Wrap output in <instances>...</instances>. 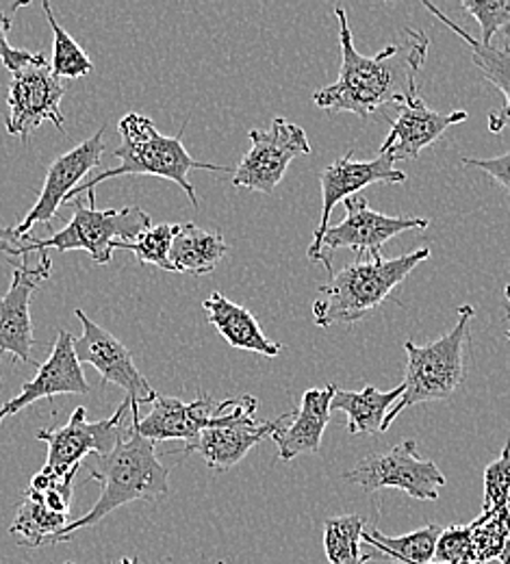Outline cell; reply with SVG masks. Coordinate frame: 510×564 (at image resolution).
<instances>
[{
    "instance_id": "12",
    "label": "cell",
    "mask_w": 510,
    "mask_h": 564,
    "mask_svg": "<svg viewBox=\"0 0 510 564\" xmlns=\"http://www.w3.org/2000/svg\"><path fill=\"white\" fill-rule=\"evenodd\" d=\"M129 411H131V402L124 400L109 420L87 422V411L78 406L74 409L70 422L64 427L40 430L35 438L48 445V458L44 469L55 474H68L73 469H80V463L89 454L91 456L109 454L124 430V420Z\"/></svg>"
},
{
    "instance_id": "28",
    "label": "cell",
    "mask_w": 510,
    "mask_h": 564,
    "mask_svg": "<svg viewBox=\"0 0 510 564\" xmlns=\"http://www.w3.org/2000/svg\"><path fill=\"white\" fill-rule=\"evenodd\" d=\"M474 563L510 564V510L480 514L474 523Z\"/></svg>"
},
{
    "instance_id": "27",
    "label": "cell",
    "mask_w": 510,
    "mask_h": 564,
    "mask_svg": "<svg viewBox=\"0 0 510 564\" xmlns=\"http://www.w3.org/2000/svg\"><path fill=\"white\" fill-rule=\"evenodd\" d=\"M365 521L359 514L330 517L324 523V552L328 564H369L363 556Z\"/></svg>"
},
{
    "instance_id": "34",
    "label": "cell",
    "mask_w": 510,
    "mask_h": 564,
    "mask_svg": "<svg viewBox=\"0 0 510 564\" xmlns=\"http://www.w3.org/2000/svg\"><path fill=\"white\" fill-rule=\"evenodd\" d=\"M474 525H449L441 530L435 563H474Z\"/></svg>"
},
{
    "instance_id": "31",
    "label": "cell",
    "mask_w": 510,
    "mask_h": 564,
    "mask_svg": "<svg viewBox=\"0 0 510 564\" xmlns=\"http://www.w3.org/2000/svg\"><path fill=\"white\" fill-rule=\"evenodd\" d=\"M78 469L68 474H55L48 469H42L31 478V485L24 497H33L48 506L57 514H68L73 503V482Z\"/></svg>"
},
{
    "instance_id": "10",
    "label": "cell",
    "mask_w": 510,
    "mask_h": 564,
    "mask_svg": "<svg viewBox=\"0 0 510 564\" xmlns=\"http://www.w3.org/2000/svg\"><path fill=\"white\" fill-rule=\"evenodd\" d=\"M64 96L66 83L53 74L46 59L11 74L7 94L9 111L4 120L7 133L29 141L31 133L44 122H53L59 131H64L66 122L59 109Z\"/></svg>"
},
{
    "instance_id": "21",
    "label": "cell",
    "mask_w": 510,
    "mask_h": 564,
    "mask_svg": "<svg viewBox=\"0 0 510 564\" xmlns=\"http://www.w3.org/2000/svg\"><path fill=\"white\" fill-rule=\"evenodd\" d=\"M441 24H445L452 33H456L469 48H471V62L480 70V74L500 89L504 96V105L496 111L489 113V131L491 133H502L510 129V44L504 42L502 46H485L478 40H474L465 29L454 24L443 11L428 0L422 2Z\"/></svg>"
},
{
    "instance_id": "3",
    "label": "cell",
    "mask_w": 510,
    "mask_h": 564,
    "mask_svg": "<svg viewBox=\"0 0 510 564\" xmlns=\"http://www.w3.org/2000/svg\"><path fill=\"white\" fill-rule=\"evenodd\" d=\"M118 131L122 135V145L116 148L113 156L120 161V165L111 167V170H105V172L91 176L87 183L78 185L73 194L68 196L66 203H70V198H76L80 194L94 192L96 185H100L109 178H118V176H159V178L176 183L187 194L192 205L198 207L200 203H198L196 189L189 183V174L194 170L232 174L230 167L196 161L181 141L183 140V131L176 138H167V135L159 133L156 127L152 124V120L142 116V113L124 116L118 124Z\"/></svg>"
},
{
    "instance_id": "20",
    "label": "cell",
    "mask_w": 510,
    "mask_h": 564,
    "mask_svg": "<svg viewBox=\"0 0 510 564\" xmlns=\"http://www.w3.org/2000/svg\"><path fill=\"white\" fill-rule=\"evenodd\" d=\"M337 387L330 382L322 389H308L302 395L300 409L293 413L290 425L279 427L272 438L279 445V458L293 460L302 454H317L322 447L324 430L330 422V402Z\"/></svg>"
},
{
    "instance_id": "38",
    "label": "cell",
    "mask_w": 510,
    "mask_h": 564,
    "mask_svg": "<svg viewBox=\"0 0 510 564\" xmlns=\"http://www.w3.org/2000/svg\"><path fill=\"white\" fill-rule=\"evenodd\" d=\"M504 293H507V300H509V308H510V282L507 284V289H504ZM504 337H507V341H510V328L504 333Z\"/></svg>"
},
{
    "instance_id": "11",
    "label": "cell",
    "mask_w": 510,
    "mask_h": 564,
    "mask_svg": "<svg viewBox=\"0 0 510 564\" xmlns=\"http://www.w3.org/2000/svg\"><path fill=\"white\" fill-rule=\"evenodd\" d=\"M355 154L348 152L344 156H339L335 163H330L326 170H322L319 174V187H322V217L317 221V228L313 232V243L306 252L308 261L313 263H322L330 274V265L322 259L319 252V243L322 237L326 235V230L330 228V215L333 209L352 198L359 196V192L376 185V183H384V185H400L406 183V174L402 170L395 167V161L387 154H378L371 161H355Z\"/></svg>"
},
{
    "instance_id": "30",
    "label": "cell",
    "mask_w": 510,
    "mask_h": 564,
    "mask_svg": "<svg viewBox=\"0 0 510 564\" xmlns=\"http://www.w3.org/2000/svg\"><path fill=\"white\" fill-rule=\"evenodd\" d=\"M181 224H152L135 241L120 243L118 250H131L142 265H156L165 272H174L170 263V248Z\"/></svg>"
},
{
    "instance_id": "8",
    "label": "cell",
    "mask_w": 510,
    "mask_h": 564,
    "mask_svg": "<svg viewBox=\"0 0 510 564\" xmlns=\"http://www.w3.org/2000/svg\"><path fill=\"white\" fill-rule=\"evenodd\" d=\"M344 478L367 494L398 489L420 501H438V489L445 487L437 465L417 456L415 441H402L389 452L365 456Z\"/></svg>"
},
{
    "instance_id": "39",
    "label": "cell",
    "mask_w": 510,
    "mask_h": 564,
    "mask_svg": "<svg viewBox=\"0 0 510 564\" xmlns=\"http://www.w3.org/2000/svg\"><path fill=\"white\" fill-rule=\"evenodd\" d=\"M118 564H138V561H133V558H122V561H118Z\"/></svg>"
},
{
    "instance_id": "40",
    "label": "cell",
    "mask_w": 510,
    "mask_h": 564,
    "mask_svg": "<svg viewBox=\"0 0 510 564\" xmlns=\"http://www.w3.org/2000/svg\"><path fill=\"white\" fill-rule=\"evenodd\" d=\"M431 564H478V563H431Z\"/></svg>"
},
{
    "instance_id": "29",
    "label": "cell",
    "mask_w": 510,
    "mask_h": 564,
    "mask_svg": "<svg viewBox=\"0 0 510 564\" xmlns=\"http://www.w3.org/2000/svg\"><path fill=\"white\" fill-rule=\"evenodd\" d=\"M42 9L48 18V24H51L53 37H55V51H53V62H51L53 74L59 76L62 80L87 76L89 72L94 70V64L87 57V53L74 42L73 35L57 22L48 2H42Z\"/></svg>"
},
{
    "instance_id": "1",
    "label": "cell",
    "mask_w": 510,
    "mask_h": 564,
    "mask_svg": "<svg viewBox=\"0 0 510 564\" xmlns=\"http://www.w3.org/2000/svg\"><path fill=\"white\" fill-rule=\"evenodd\" d=\"M339 20L341 70L335 83L317 89L313 102L330 113H355L361 120L382 105H400L409 94L420 91L417 74L426 64L428 35L417 29H404L400 44H391L373 57H365L355 46V35L344 7L335 9Z\"/></svg>"
},
{
    "instance_id": "32",
    "label": "cell",
    "mask_w": 510,
    "mask_h": 564,
    "mask_svg": "<svg viewBox=\"0 0 510 564\" xmlns=\"http://www.w3.org/2000/svg\"><path fill=\"white\" fill-rule=\"evenodd\" d=\"M460 4L480 24V44L493 46L498 31H504L507 42H510V0H463Z\"/></svg>"
},
{
    "instance_id": "24",
    "label": "cell",
    "mask_w": 510,
    "mask_h": 564,
    "mask_svg": "<svg viewBox=\"0 0 510 564\" xmlns=\"http://www.w3.org/2000/svg\"><path fill=\"white\" fill-rule=\"evenodd\" d=\"M404 387H395L387 393L378 391L376 387L367 384L363 391H335L330 402V411H341L348 417V432L352 436L361 434H380L384 432V420L393 404L402 398Z\"/></svg>"
},
{
    "instance_id": "14",
    "label": "cell",
    "mask_w": 510,
    "mask_h": 564,
    "mask_svg": "<svg viewBox=\"0 0 510 564\" xmlns=\"http://www.w3.org/2000/svg\"><path fill=\"white\" fill-rule=\"evenodd\" d=\"M76 317L83 324V335L74 339V354L78 362L91 365L100 373L102 382L124 389L131 406L140 409V404H152L159 393L150 387L147 376L138 369L131 350L109 330L91 322L80 308H76Z\"/></svg>"
},
{
    "instance_id": "13",
    "label": "cell",
    "mask_w": 510,
    "mask_h": 564,
    "mask_svg": "<svg viewBox=\"0 0 510 564\" xmlns=\"http://www.w3.org/2000/svg\"><path fill=\"white\" fill-rule=\"evenodd\" d=\"M346 209V219L337 226H330L322 237L319 252L322 259L330 265L326 257L328 250H352L357 259L380 257L382 246L406 230H424L428 219L424 217H406V215H384L369 209L363 196H352L341 203ZM333 270V265H330Z\"/></svg>"
},
{
    "instance_id": "41",
    "label": "cell",
    "mask_w": 510,
    "mask_h": 564,
    "mask_svg": "<svg viewBox=\"0 0 510 564\" xmlns=\"http://www.w3.org/2000/svg\"><path fill=\"white\" fill-rule=\"evenodd\" d=\"M66 564H74V563H66Z\"/></svg>"
},
{
    "instance_id": "36",
    "label": "cell",
    "mask_w": 510,
    "mask_h": 564,
    "mask_svg": "<svg viewBox=\"0 0 510 564\" xmlns=\"http://www.w3.org/2000/svg\"><path fill=\"white\" fill-rule=\"evenodd\" d=\"M460 163L467 165V167H478V170H482V172L489 174L496 183H500L502 189L510 196V150L507 154L489 156V159H469V156H463Z\"/></svg>"
},
{
    "instance_id": "4",
    "label": "cell",
    "mask_w": 510,
    "mask_h": 564,
    "mask_svg": "<svg viewBox=\"0 0 510 564\" xmlns=\"http://www.w3.org/2000/svg\"><path fill=\"white\" fill-rule=\"evenodd\" d=\"M431 257V248L413 250L404 257L357 259L330 281L319 286V297L313 302V322L319 328L335 324H357L376 311L398 284L406 281L417 265Z\"/></svg>"
},
{
    "instance_id": "16",
    "label": "cell",
    "mask_w": 510,
    "mask_h": 564,
    "mask_svg": "<svg viewBox=\"0 0 510 564\" xmlns=\"http://www.w3.org/2000/svg\"><path fill=\"white\" fill-rule=\"evenodd\" d=\"M257 413V398H248L241 411H237L228 422L221 425L207 427L198 441L185 452L187 454H200L211 469L226 471L235 465H239L252 447H257L265 436H272L279 427L290 422L293 413L281 415L272 422H259L254 417Z\"/></svg>"
},
{
    "instance_id": "33",
    "label": "cell",
    "mask_w": 510,
    "mask_h": 564,
    "mask_svg": "<svg viewBox=\"0 0 510 564\" xmlns=\"http://www.w3.org/2000/svg\"><path fill=\"white\" fill-rule=\"evenodd\" d=\"M482 512L493 514L510 510V443L502 449L500 458L485 469V501Z\"/></svg>"
},
{
    "instance_id": "25",
    "label": "cell",
    "mask_w": 510,
    "mask_h": 564,
    "mask_svg": "<svg viewBox=\"0 0 510 564\" xmlns=\"http://www.w3.org/2000/svg\"><path fill=\"white\" fill-rule=\"evenodd\" d=\"M441 528L428 523L420 530H413L404 536H384L378 530L365 532L363 545H371L378 552V558L400 564H431L435 563Z\"/></svg>"
},
{
    "instance_id": "2",
    "label": "cell",
    "mask_w": 510,
    "mask_h": 564,
    "mask_svg": "<svg viewBox=\"0 0 510 564\" xmlns=\"http://www.w3.org/2000/svg\"><path fill=\"white\" fill-rule=\"evenodd\" d=\"M89 478L100 485V497L89 512L57 532L51 545L70 541L74 532L105 521V517L127 503L159 501L170 494V469L161 465L154 443L142 436L133 423L129 430H122L109 454H94L89 460Z\"/></svg>"
},
{
    "instance_id": "6",
    "label": "cell",
    "mask_w": 510,
    "mask_h": 564,
    "mask_svg": "<svg viewBox=\"0 0 510 564\" xmlns=\"http://www.w3.org/2000/svg\"><path fill=\"white\" fill-rule=\"evenodd\" d=\"M476 308L463 304L458 308L456 326L431 344L417 346L413 341L404 344L406 369H404V393L393 404L384 420V432L391 427L404 409L415 404L447 400L463 384L467 373V350L471 346V322Z\"/></svg>"
},
{
    "instance_id": "26",
    "label": "cell",
    "mask_w": 510,
    "mask_h": 564,
    "mask_svg": "<svg viewBox=\"0 0 510 564\" xmlns=\"http://www.w3.org/2000/svg\"><path fill=\"white\" fill-rule=\"evenodd\" d=\"M68 523H70V514H57L42 501L33 497H24L9 532L18 539L20 547L35 550L42 545H51L53 536L62 532Z\"/></svg>"
},
{
    "instance_id": "23",
    "label": "cell",
    "mask_w": 510,
    "mask_h": 564,
    "mask_svg": "<svg viewBox=\"0 0 510 564\" xmlns=\"http://www.w3.org/2000/svg\"><path fill=\"white\" fill-rule=\"evenodd\" d=\"M226 252H228V243L219 232L203 230L200 226L187 221V224H181L172 241L170 263L176 274L207 276L218 268Z\"/></svg>"
},
{
    "instance_id": "35",
    "label": "cell",
    "mask_w": 510,
    "mask_h": 564,
    "mask_svg": "<svg viewBox=\"0 0 510 564\" xmlns=\"http://www.w3.org/2000/svg\"><path fill=\"white\" fill-rule=\"evenodd\" d=\"M9 31H11V18L0 7V62L7 70L15 74L26 66H33V64H40L46 59L42 53H29V51L13 48L9 44Z\"/></svg>"
},
{
    "instance_id": "37",
    "label": "cell",
    "mask_w": 510,
    "mask_h": 564,
    "mask_svg": "<svg viewBox=\"0 0 510 564\" xmlns=\"http://www.w3.org/2000/svg\"><path fill=\"white\" fill-rule=\"evenodd\" d=\"M20 241V237L15 235V228H2L0 226V243H18Z\"/></svg>"
},
{
    "instance_id": "18",
    "label": "cell",
    "mask_w": 510,
    "mask_h": 564,
    "mask_svg": "<svg viewBox=\"0 0 510 564\" xmlns=\"http://www.w3.org/2000/svg\"><path fill=\"white\" fill-rule=\"evenodd\" d=\"M64 393H70V395L89 393V384L83 376V365L74 354V337L68 330H59L51 356L46 358V362L40 365L35 378L24 382L22 391L0 406V423L11 415H18L20 411L35 404L37 400H46Z\"/></svg>"
},
{
    "instance_id": "17",
    "label": "cell",
    "mask_w": 510,
    "mask_h": 564,
    "mask_svg": "<svg viewBox=\"0 0 510 564\" xmlns=\"http://www.w3.org/2000/svg\"><path fill=\"white\" fill-rule=\"evenodd\" d=\"M51 279V257L40 254V265L29 268L26 263L15 265L9 291L0 297V352L11 354L18 362H33L31 352L35 348L33 324H31V297L40 282Z\"/></svg>"
},
{
    "instance_id": "5",
    "label": "cell",
    "mask_w": 510,
    "mask_h": 564,
    "mask_svg": "<svg viewBox=\"0 0 510 564\" xmlns=\"http://www.w3.org/2000/svg\"><path fill=\"white\" fill-rule=\"evenodd\" d=\"M73 219L66 228L53 232L48 239L22 237L15 246L0 243V250L9 257H29L31 252H87L98 265H107L120 243L135 241L152 226V219L140 207L124 209H96V194L89 192L87 200L74 198Z\"/></svg>"
},
{
    "instance_id": "15",
    "label": "cell",
    "mask_w": 510,
    "mask_h": 564,
    "mask_svg": "<svg viewBox=\"0 0 510 564\" xmlns=\"http://www.w3.org/2000/svg\"><path fill=\"white\" fill-rule=\"evenodd\" d=\"M102 152H105V129H100L89 140L78 143L70 152L57 156L48 167L44 187L33 209L26 213V217L18 226H13L15 235L22 239L31 232L33 226L51 224L59 212V207L78 187V183L100 165Z\"/></svg>"
},
{
    "instance_id": "19",
    "label": "cell",
    "mask_w": 510,
    "mask_h": 564,
    "mask_svg": "<svg viewBox=\"0 0 510 564\" xmlns=\"http://www.w3.org/2000/svg\"><path fill=\"white\" fill-rule=\"evenodd\" d=\"M467 118V111H433L420 91L409 94L404 102L398 105V118L391 122V131L382 141L378 154H387L393 161L417 159L422 150L433 145L449 127L460 124Z\"/></svg>"
},
{
    "instance_id": "22",
    "label": "cell",
    "mask_w": 510,
    "mask_h": 564,
    "mask_svg": "<svg viewBox=\"0 0 510 564\" xmlns=\"http://www.w3.org/2000/svg\"><path fill=\"white\" fill-rule=\"evenodd\" d=\"M203 306L207 311L209 324H214L218 328L219 335L226 339V344L230 348L246 350V352L263 354V356H270V358L283 352V346L272 341L263 333V328L259 326L254 315L248 308L230 302L224 293L214 291L205 300Z\"/></svg>"
},
{
    "instance_id": "7",
    "label": "cell",
    "mask_w": 510,
    "mask_h": 564,
    "mask_svg": "<svg viewBox=\"0 0 510 564\" xmlns=\"http://www.w3.org/2000/svg\"><path fill=\"white\" fill-rule=\"evenodd\" d=\"M248 398L250 395L214 402L211 395L200 393L196 400L183 402L178 398L156 395L147 417H140V409L131 406V423L148 441H183V452H187L207 427L221 425L241 411Z\"/></svg>"
},
{
    "instance_id": "9",
    "label": "cell",
    "mask_w": 510,
    "mask_h": 564,
    "mask_svg": "<svg viewBox=\"0 0 510 564\" xmlns=\"http://www.w3.org/2000/svg\"><path fill=\"white\" fill-rule=\"evenodd\" d=\"M250 152L232 170V185L250 192L274 194L293 159L308 156L311 143L302 127L276 118L268 131H250Z\"/></svg>"
}]
</instances>
